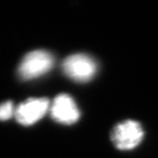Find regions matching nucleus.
<instances>
[{"label":"nucleus","instance_id":"obj_5","mask_svg":"<svg viewBox=\"0 0 158 158\" xmlns=\"http://www.w3.org/2000/svg\"><path fill=\"white\" fill-rule=\"evenodd\" d=\"M51 114L55 121L62 124H73L80 116V112L73 99L65 94H61L54 98Z\"/></svg>","mask_w":158,"mask_h":158},{"label":"nucleus","instance_id":"obj_1","mask_svg":"<svg viewBox=\"0 0 158 158\" xmlns=\"http://www.w3.org/2000/svg\"><path fill=\"white\" fill-rule=\"evenodd\" d=\"M53 55L45 51L36 50L27 53L18 66V74L24 79L36 78L49 72L53 66Z\"/></svg>","mask_w":158,"mask_h":158},{"label":"nucleus","instance_id":"obj_4","mask_svg":"<svg viewBox=\"0 0 158 158\" xmlns=\"http://www.w3.org/2000/svg\"><path fill=\"white\" fill-rule=\"evenodd\" d=\"M48 108L49 100L47 98H30L16 108L15 118L22 125L29 126L41 119Z\"/></svg>","mask_w":158,"mask_h":158},{"label":"nucleus","instance_id":"obj_6","mask_svg":"<svg viewBox=\"0 0 158 158\" xmlns=\"http://www.w3.org/2000/svg\"><path fill=\"white\" fill-rule=\"evenodd\" d=\"M14 114V106L10 101L0 104V120L5 121L12 117Z\"/></svg>","mask_w":158,"mask_h":158},{"label":"nucleus","instance_id":"obj_2","mask_svg":"<svg viewBox=\"0 0 158 158\" xmlns=\"http://www.w3.org/2000/svg\"><path fill=\"white\" fill-rule=\"evenodd\" d=\"M111 141L118 150H132L141 143L144 131L141 124L134 120H126L118 123L111 131Z\"/></svg>","mask_w":158,"mask_h":158},{"label":"nucleus","instance_id":"obj_3","mask_svg":"<svg viewBox=\"0 0 158 158\" xmlns=\"http://www.w3.org/2000/svg\"><path fill=\"white\" fill-rule=\"evenodd\" d=\"M62 69L64 73L74 81L87 82L94 76L97 65L89 55L75 53L68 56L63 61Z\"/></svg>","mask_w":158,"mask_h":158}]
</instances>
